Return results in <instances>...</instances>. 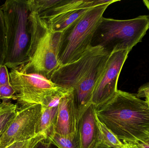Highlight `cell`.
I'll list each match as a JSON object with an SVG mask.
<instances>
[{
    "label": "cell",
    "mask_w": 149,
    "mask_h": 148,
    "mask_svg": "<svg viewBox=\"0 0 149 148\" xmlns=\"http://www.w3.org/2000/svg\"><path fill=\"white\" fill-rule=\"evenodd\" d=\"M17 110L12 112L0 122V139L2 137L3 135L8 127L11 121L15 117Z\"/></svg>",
    "instance_id": "44dd1931"
},
{
    "label": "cell",
    "mask_w": 149,
    "mask_h": 148,
    "mask_svg": "<svg viewBox=\"0 0 149 148\" xmlns=\"http://www.w3.org/2000/svg\"><path fill=\"white\" fill-rule=\"evenodd\" d=\"M123 145L120 148H139L134 143H129V142H123Z\"/></svg>",
    "instance_id": "484cf974"
},
{
    "label": "cell",
    "mask_w": 149,
    "mask_h": 148,
    "mask_svg": "<svg viewBox=\"0 0 149 148\" xmlns=\"http://www.w3.org/2000/svg\"><path fill=\"white\" fill-rule=\"evenodd\" d=\"M33 148H58L50 140L46 138L39 141Z\"/></svg>",
    "instance_id": "603a6c76"
},
{
    "label": "cell",
    "mask_w": 149,
    "mask_h": 148,
    "mask_svg": "<svg viewBox=\"0 0 149 148\" xmlns=\"http://www.w3.org/2000/svg\"><path fill=\"white\" fill-rule=\"evenodd\" d=\"M149 28V15L129 20L103 17L95 33L92 46H100L110 54L122 50L130 52L142 41Z\"/></svg>",
    "instance_id": "5b68a950"
},
{
    "label": "cell",
    "mask_w": 149,
    "mask_h": 148,
    "mask_svg": "<svg viewBox=\"0 0 149 148\" xmlns=\"http://www.w3.org/2000/svg\"><path fill=\"white\" fill-rule=\"evenodd\" d=\"M98 142H95L89 148H96V145H97V143H98Z\"/></svg>",
    "instance_id": "f546056e"
},
{
    "label": "cell",
    "mask_w": 149,
    "mask_h": 148,
    "mask_svg": "<svg viewBox=\"0 0 149 148\" xmlns=\"http://www.w3.org/2000/svg\"><path fill=\"white\" fill-rule=\"evenodd\" d=\"M61 0H28L30 11H33L42 14L55 7Z\"/></svg>",
    "instance_id": "2e32d148"
},
{
    "label": "cell",
    "mask_w": 149,
    "mask_h": 148,
    "mask_svg": "<svg viewBox=\"0 0 149 148\" xmlns=\"http://www.w3.org/2000/svg\"><path fill=\"white\" fill-rule=\"evenodd\" d=\"M119 0H110L90 10L62 33L58 57L61 65L74 62L92 46L95 33L110 4Z\"/></svg>",
    "instance_id": "8992f818"
},
{
    "label": "cell",
    "mask_w": 149,
    "mask_h": 148,
    "mask_svg": "<svg viewBox=\"0 0 149 148\" xmlns=\"http://www.w3.org/2000/svg\"><path fill=\"white\" fill-rule=\"evenodd\" d=\"M145 102L147 103V104H148L149 109V95L147 96V97L145 98Z\"/></svg>",
    "instance_id": "f1b7e54d"
},
{
    "label": "cell",
    "mask_w": 149,
    "mask_h": 148,
    "mask_svg": "<svg viewBox=\"0 0 149 148\" xmlns=\"http://www.w3.org/2000/svg\"><path fill=\"white\" fill-rule=\"evenodd\" d=\"M45 138H46L44 135L38 134L30 140L15 142L4 148H33L38 142Z\"/></svg>",
    "instance_id": "ac0fdd59"
},
{
    "label": "cell",
    "mask_w": 149,
    "mask_h": 148,
    "mask_svg": "<svg viewBox=\"0 0 149 148\" xmlns=\"http://www.w3.org/2000/svg\"><path fill=\"white\" fill-rule=\"evenodd\" d=\"M29 20L30 44L24 62L36 72L50 79L61 66L58 54L62 33L52 31L36 12L30 11Z\"/></svg>",
    "instance_id": "277c9868"
},
{
    "label": "cell",
    "mask_w": 149,
    "mask_h": 148,
    "mask_svg": "<svg viewBox=\"0 0 149 148\" xmlns=\"http://www.w3.org/2000/svg\"><path fill=\"white\" fill-rule=\"evenodd\" d=\"M110 54L100 46H90L78 60L60 66L50 78L60 87L73 89L78 121L92 104L95 87Z\"/></svg>",
    "instance_id": "7a4b0ae2"
},
{
    "label": "cell",
    "mask_w": 149,
    "mask_h": 148,
    "mask_svg": "<svg viewBox=\"0 0 149 148\" xmlns=\"http://www.w3.org/2000/svg\"><path fill=\"white\" fill-rule=\"evenodd\" d=\"M93 104L81 116L78 122V131L80 138L81 148H89L95 142H99V130Z\"/></svg>",
    "instance_id": "4fadbf2b"
},
{
    "label": "cell",
    "mask_w": 149,
    "mask_h": 148,
    "mask_svg": "<svg viewBox=\"0 0 149 148\" xmlns=\"http://www.w3.org/2000/svg\"><path fill=\"white\" fill-rule=\"evenodd\" d=\"M78 122L73 90L71 89L59 101L55 133L64 136L73 135L78 131Z\"/></svg>",
    "instance_id": "8fae6325"
},
{
    "label": "cell",
    "mask_w": 149,
    "mask_h": 148,
    "mask_svg": "<svg viewBox=\"0 0 149 148\" xmlns=\"http://www.w3.org/2000/svg\"><path fill=\"white\" fill-rule=\"evenodd\" d=\"M10 83V77L8 67L4 64L0 66V87Z\"/></svg>",
    "instance_id": "7402d4cb"
},
{
    "label": "cell",
    "mask_w": 149,
    "mask_h": 148,
    "mask_svg": "<svg viewBox=\"0 0 149 148\" xmlns=\"http://www.w3.org/2000/svg\"><path fill=\"white\" fill-rule=\"evenodd\" d=\"M18 107L10 101H2L0 103V122L14 111H16Z\"/></svg>",
    "instance_id": "d6986e66"
},
{
    "label": "cell",
    "mask_w": 149,
    "mask_h": 148,
    "mask_svg": "<svg viewBox=\"0 0 149 148\" xmlns=\"http://www.w3.org/2000/svg\"><path fill=\"white\" fill-rule=\"evenodd\" d=\"M136 96L138 98H146L149 95V82L142 85L137 91Z\"/></svg>",
    "instance_id": "cb8c5ba5"
},
{
    "label": "cell",
    "mask_w": 149,
    "mask_h": 148,
    "mask_svg": "<svg viewBox=\"0 0 149 148\" xmlns=\"http://www.w3.org/2000/svg\"><path fill=\"white\" fill-rule=\"evenodd\" d=\"M97 123L99 130V144L107 148H120L123 146V142L97 118Z\"/></svg>",
    "instance_id": "5bb4252c"
},
{
    "label": "cell",
    "mask_w": 149,
    "mask_h": 148,
    "mask_svg": "<svg viewBox=\"0 0 149 148\" xmlns=\"http://www.w3.org/2000/svg\"><path fill=\"white\" fill-rule=\"evenodd\" d=\"M42 111V105L38 104L18 108L0 139V148L7 147L15 142L25 141L36 136V129Z\"/></svg>",
    "instance_id": "9c48e42d"
},
{
    "label": "cell",
    "mask_w": 149,
    "mask_h": 148,
    "mask_svg": "<svg viewBox=\"0 0 149 148\" xmlns=\"http://www.w3.org/2000/svg\"><path fill=\"white\" fill-rule=\"evenodd\" d=\"M97 119L123 142L135 143L149 135V109L136 94L118 90L95 110Z\"/></svg>",
    "instance_id": "6da1fadb"
},
{
    "label": "cell",
    "mask_w": 149,
    "mask_h": 148,
    "mask_svg": "<svg viewBox=\"0 0 149 148\" xmlns=\"http://www.w3.org/2000/svg\"><path fill=\"white\" fill-rule=\"evenodd\" d=\"M143 1L144 5L148 8L149 11V0H143Z\"/></svg>",
    "instance_id": "4316f807"
},
{
    "label": "cell",
    "mask_w": 149,
    "mask_h": 148,
    "mask_svg": "<svg viewBox=\"0 0 149 148\" xmlns=\"http://www.w3.org/2000/svg\"><path fill=\"white\" fill-rule=\"evenodd\" d=\"M6 52V37L3 14L0 6V66L4 63Z\"/></svg>",
    "instance_id": "e0dca14e"
},
{
    "label": "cell",
    "mask_w": 149,
    "mask_h": 148,
    "mask_svg": "<svg viewBox=\"0 0 149 148\" xmlns=\"http://www.w3.org/2000/svg\"><path fill=\"white\" fill-rule=\"evenodd\" d=\"M71 89L61 87L49 97L46 104L42 106V113L36 129L37 135H44L46 139H49L55 134L59 101Z\"/></svg>",
    "instance_id": "7c38bea8"
},
{
    "label": "cell",
    "mask_w": 149,
    "mask_h": 148,
    "mask_svg": "<svg viewBox=\"0 0 149 148\" xmlns=\"http://www.w3.org/2000/svg\"><path fill=\"white\" fill-rule=\"evenodd\" d=\"M107 148L106 147H104L102 145H101V144H99V142L97 143V145H96V148Z\"/></svg>",
    "instance_id": "83f0119b"
},
{
    "label": "cell",
    "mask_w": 149,
    "mask_h": 148,
    "mask_svg": "<svg viewBox=\"0 0 149 148\" xmlns=\"http://www.w3.org/2000/svg\"><path fill=\"white\" fill-rule=\"evenodd\" d=\"M139 148H149V135L145 140L134 143Z\"/></svg>",
    "instance_id": "d4e9b609"
},
{
    "label": "cell",
    "mask_w": 149,
    "mask_h": 148,
    "mask_svg": "<svg viewBox=\"0 0 149 148\" xmlns=\"http://www.w3.org/2000/svg\"><path fill=\"white\" fill-rule=\"evenodd\" d=\"M15 91L10 83L0 87V100L2 101H9L14 100Z\"/></svg>",
    "instance_id": "ffe728a7"
},
{
    "label": "cell",
    "mask_w": 149,
    "mask_h": 148,
    "mask_svg": "<svg viewBox=\"0 0 149 148\" xmlns=\"http://www.w3.org/2000/svg\"><path fill=\"white\" fill-rule=\"evenodd\" d=\"M130 52L122 50L110 54L93 92L92 103L96 109L107 103L117 93L119 76Z\"/></svg>",
    "instance_id": "30bf717a"
},
{
    "label": "cell",
    "mask_w": 149,
    "mask_h": 148,
    "mask_svg": "<svg viewBox=\"0 0 149 148\" xmlns=\"http://www.w3.org/2000/svg\"><path fill=\"white\" fill-rule=\"evenodd\" d=\"M110 0H61L47 12L39 15L52 31L63 33L90 10Z\"/></svg>",
    "instance_id": "ba28073f"
},
{
    "label": "cell",
    "mask_w": 149,
    "mask_h": 148,
    "mask_svg": "<svg viewBox=\"0 0 149 148\" xmlns=\"http://www.w3.org/2000/svg\"><path fill=\"white\" fill-rule=\"evenodd\" d=\"M1 7L6 37L3 64L11 69L27 59L31 41L29 20L30 11L26 0H7Z\"/></svg>",
    "instance_id": "3957f363"
},
{
    "label": "cell",
    "mask_w": 149,
    "mask_h": 148,
    "mask_svg": "<svg viewBox=\"0 0 149 148\" xmlns=\"http://www.w3.org/2000/svg\"><path fill=\"white\" fill-rule=\"evenodd\" d=\"M49 140L58 148H81L78 131L70 136H64L55 133Z\"/></svg>",
    "instance_id": "9a60e30c"
},
{
    "label": "cell",
    "mask_w": 149,
    "mask_h": 148,
    "mask_svg": "<svg viewBox=\"0 0 149 148\" xmlns=\"http://www.w3.org/2000/svg\"><path fill=\"white\" fill-rule=\"evenodd\" d=\"M10 83L15 91L14 100L21 107L33 104L43 106L61 87L36 72L26 62L10 69Z\"/></svg>",
    "instance_id": "52a82bcc"
}]
</instances>
